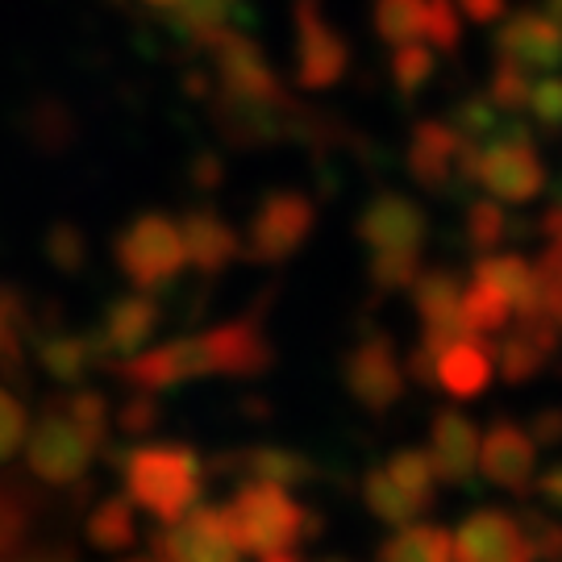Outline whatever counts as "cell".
<instances>
[{"label": "cell", "instance_id": "cell-16", "mask_svg": "<svg viewBox=\"0 0 562 562\" xmlns=\"http://www.w3.org/2000/svg\"><path fill=\"white\" fill-rule=\"evenodd\" d=\"M496 63H513L529 76H554L562 71V25L542 9L513 13L496 30Z\"/></svg>", "mask_w": 562, "mask_h": 562}, {"label": "cell", "instance_id": "cell-41", "mask_svg": "<svg viewBox=\"0 0 562 562\" xmlns=\"http://www.w3.org/2000/svg\"><path fill=\"white\" fill-rule=\"evenodd\" d=\"M529 92H533V76H529V71L513 67V63H496V76H492V83H487V97L501 104L508 117L525 113Z\"/></svg>", "mask_w": 562, "mask_h": 562}, {"label": "cell", "instance_id": "cell-24", "mask_svg": "<svg viewBox=\"0 0 562 562\" xmlns=\"http://www.w3.org/2000/svg\"><path fill=\"white\" fill-rule=\"evenodd\" d=\"M471 280L492 288L508 308L513 317L517 313H533L542 308V276H538V262L521 259V255H483L471 271Z\"/></svg>", "mask_w": 562, "mask_h": 562}, {"label": "cell", "instance_id": "cell-46", "mask_svg": "<svg viewBox=\"0 0 562 562\" xmlns=\"http://www.w3.org/2000/svg\"><path fill=\"white\" fill-rule=\"evenodd\" d=\"M188 180L192 188H201V192H217L225 183V159L217 150H201V155H192L188 162Z\"/></svg>", "mask_w": 562, "mask_h": 562}, {"label": "cell", "instance_id": "cell-43", "mask_svg": "<svg viewBox=\"0 0 562 562\" xmlns=\"http://www.w3.org/2000/svg\"><path fill=\"white\" fill-rule=\"evenodd\" d=\"M25 434H30V422H25V404L0 383V467L18 454L25 446Z\"/></svg>", "mask_w": 562, "mask_h": 562}, {"label": "cell", "instance_id": "cell-47", "mask_svg": "<svg viewBox=\"0 0 562 562\" xmlns=\"http://www.w3.org/2000/svg\"><path fill=\"white\" fill-rule=\"evenodd\" d=\"M529 434H533V442H538V450L542 446H562V404H542L533 417H529V425H525Z\"/></svg>", "mask_w": 562, "mask_h": 562}, {"label": "cell", "instance_id": "cell-5", "mask_svg": "<svg viewBox=\"0 0 562 562\" xmlns=\"http://www.w3.org/2000/svg\"><path fill=\"white\" fill-rule=\"evenodd\" d=\"M222 513L238 550L255 554V559H267V554H280V550L322 538V517H313L304 504L292 501L288 487H280V483H241Z\"/></svg>", "mask_w": 562, "mask_h": 562}, {"label": "cell", "instance_id": "cell-50", "mask_svg": "<svg viewBox=\"0 0 562 562\" xmlns=\"http://www.w3.org/2000/svg\"><path fill=\"white\" fill-rule=\"evenodd\" d=\"M454 4H459L462 18L475 21V25H492L508 13V0H454Z\"/></svg>", "mask_w": 562, "mask_h": 562}, {"label": "cell", "instance_id": "cell-52", "mask_svg": "<svg viewBox=\"0 0 562 562\" xmlns=\"http://www.w3.org/2000/svg\"><path fill=\"white\" fill-rule=\"evenodd\" d=\"M542 13H546V18H554L562 25V0H542Z\"/></svg>", "mask_w": 562, "mask_h": 562}, {"label": "cell", "instance_id": "cell-13", "mask_svg": "<svg viewBox=\"0 0 562 562\" xmlns=\"http://www.w3.org/2000/svg\"><path fill=\"white\" fill-rule=\"evenodd\" d=\"M559 322L550 317V308L542 304L533 313H517L508 322V329L487 350H492V359L501 362V380L517 387V383H529L542 375L546 362L554 359V350H559Z\"/></svg>", "mask_w": 562, "mask_h": 562}, {"label": "cell", "instance_id": "cell-28", "mask_svg": "<svg viewBox=\"0 0 562 562\" xmlns=\"http://www.w3.org/2000/svg\"><path fill=\"white\" fill-rule=\"evenodd\" d=\"M34 334V308L25 304L18 288L0 283V371L21 380L25 371V341Z\"/></svg>", "mask_w": 562, "mask_h": 562}, {"label": "cell", "instance_id": "cell-32", "mask_svg": "<svg viewBox=\"0 0 562 562\" xmlns=\"http://www.w3.org/2000/svg\"><path fill=\"white\" fill-rule=\"evenodd\" d=\"M459 322H462V329H467V338L487 341V346H492V341L508 329V322H513V308H508L492 288H483V283L471 280V288L462 292Z\"/></svg>", "mask_w": 562, "mask_h": 562}, {"label": "cell", "instance_id": "cell-17", "mask_svg": "<svg viewBox=\"0 0 562 562\" xmlns=\"http://www.w3.org/2000/svg\"><path fill=\"white\" fill-rule=\"evenodd\" d=\"M480 471L483 480L501 492L525 496L538 480V442L517 422H496L480 438Z\"/></svg>", "mask_w": 562, "mask_h": 562}, {"label": "cell", "instance_id": "cell-39", "mask_svg": "<svg viewBox=\"0 0 562 562\" xmlns=\"http://www.w3.org/2000/svg\"><path fill=\"white\" fill-rule=\"evenodd\" d=\"M42 250H46V262L63 271V276H80L88 259H92V246H88V234H83L76 222H55L46 229V241H42Z\"/></svg>", "mask_w": 562, "mask_h": 562}, {"label": "cell", "instance_id": "cell-38", "mask_svg": "<svg viewBox=\"0 0 562 562\" xmlns=\"http://www.w3.org/2000/svg\"><path fill=\"white\" fill-rule=\"evenodd\" d=\"M504 121H508V113H504L501 104L492 101L487 92H480V97H467V101H459V104H454V113H450V125H454L467 142H475V146H483V142L496 138Z\"/></svg>", "mask_w": 562, "mask_h": 562}, {"label": "cell", "instance_id": "cell-36", "mask_svg": "<svg viewBox=\"0 0 562 562\" xmlns=\"http://www.w3.org/2000/svg\"><path fill=\"white\" fill-rule=\"evenodd\" d=\"M422 276V255L417 250H380L367 262V280L380 296H401Z\"/></svg>", "mask_w": 562, "mask_h": 562}, {"label": "cell", "instance_id": "cell-35", "mask_svg": "<svg viewBox=\"0 0 562 562\" xmlns=\"http://www.w3.org/2000/svg\"><path fill=\"white\" fill-rule=\"evenodd\" d=\"M425 13H429V0H375L371 25L387 46H404V42L425 38Z\"/></svg>", "mask_w": 562, "mask_h": 562}, {"label": "cell", "instance_id": "cell-49", "mask_svg": "<svg viewBox=\"0 0 562 562\" xmlns=\"http://www.w3.org/2000/svg\"><path fill=\"white\" fill-rule=\"evenodd\" d=\"M533 492H538V501H542L546 508L562 513V462H550L546 471H538V480H533Z\"/></svg>", "mask_w": 562, "mask_h": 562}, {"label": "cell", "instance_id": "cell-26", "mask_svg": "<svg viewBox=\"0 0 562 562\" xmlns=\"http://www.w3.org/2000/svg\"><path fill=\"white\" fill-rule=\"evenodd\" d=\"M167 34L180 38L188 50H213L234 30V4L229 0H176L167 13Z\"/></svg>", "mask_w": 562, "mask_h": 562}, {"label": "cell", "instance_id": "cell-12", "mask_svg": "<svg viewBox=\"0 0 562 562\" xmlns=\"http://www.w3.org/2000/svg\"><path fill=\"white\" fill-rule=\"evenodd\" d=\"M150 554L162 562H241L225 513L213 504H196L176 525H162L150 542Z\"/></svg>", "mask_w": 562, "mask_h": 562}, {"label": "cell", "instance_id": "cell-30", "mask_svg": "<svg viewBox=\"0 0 562 562\" xmlns=\"http://www.w3.org/2000/svg\"><path fill=\"white\" fill-rule=\"evenodd\" d=\"M380 562H454V538L442 525H401L380 546Z\"/></svg>", "mask_w": 562, "mask_h": 562}, {"label": "cell", "instance_id": "cell-3", "mask_svg": "<svg viewBox=\"0 0 562 562\" xmlns=\"http://www.w3.org/2000/svg\"><path fill=\"white\" fill-rule=\"evenodd\" d=\"M125 496L159 525H176L204 496V462L183 442H142L117 454Z\"/></svg>", "mask_w": 562, "mask_h": 562}, {"label": "cell", "instance_id": "cell-22", "mask_svg": "<svg viewBox=\"0 0 562 562\" xmlns=\"http://www.w3.org/2000/svg\"><path fill=\"white\" fill-rule=\"evenodd\" d=\"M30 350H34V359H38L42 371H46L55 383H67V387L83 383L88 380V371L101 362L92 334H76V329H63V325L34 322Z\"/></svg>", "mask_w": 562, "mask_h": 562}, {"label": "cell", "instance_id": "cell-27", "mask_svg": "<svg viewBox=\"0 0 562 562\" xmlns=\"http://www.w3.org/2000/svg\"><path fill=\"white\" fill-rule=\"evenodd\" d=\"M42 513V496L18 475H0V562H18Z\"/></svg>", "mask_w": 562, "mask_h": 562}, {"label": "cell", "instance_id": "cell-4", "mask_svg": "<svg viewBox=\"0 0 562 562\" xmlns=\"http://www.w3.org/2000/svg\"><path fill=\"white\" fill-rule=\"evenodd\" d=\"M209 117L217 125V134L238 150H262V146H280V142L329 146L334 130H338V121L304 109L292 92L271 97V101H246V97L217 92L209 104Z\"/></svg>", "mask_w": 562, "mask_h": 562}, {"label": "cell", "instance_id": "cell-34", "mask_svg": "<svg viewBox=\"0 0 562 562\" xmlns=\"http://www.w3.org/2000/svg\"><path fill=\"white\" fill-rule=\"evenodd\" d=\"M392 83L401 92V101H417L425 88L438 76V50L425 46V42H404V46H392Z\"/></svg>", "mask_w": 562, "mask_h": 562}, {"label": "cell", "instance_id": "cell-48", "mask_svg": "<svg viewBox=\"0 0 562 562\" xmlns=\"http://www.w3.org/2000/svg\"><path fill=\"white\" fill-rule=\"evenodd\" d=\"M34 138H67V109L59 104H38L34 109Z\"/></svg>", "mask_w": 562, "mask_h": 562}, {"label": "cell", "instance_id": "cell-18", "mask_svg": "<svg viewBox=\"0 0 562 562\" xmlns=\"http://www.w3.org/2000/svg\"><path fill=\"white\" fill-rule=\"evenodd\" d=\"M162 325V304L155 292H130L104 308V322L92 329L101 367H113L121 359L142 355V346L155 338V329Z\"/></svg>", "mask_w": 562, "mask_h": 562}, {"label": "cell", "instance_id": "cell-7", "mask_svg": "<svg viewBox=\"0 0 562 562\" xmlns=\"http://www.w3.org/2000/svg\"><path fill=\"white\" fill-rule=\"evenodd\" d=\"M317 229V204L304 196L301 188H271L250 222H246V238H241V255L259 267H280L292 255H301L304 241Z\"/></svg>", "mask_w": 562, "mask_h": 562}, {"label": "cell", "instance_id": "cell-42", "mask_svg": "<svg viewBox=\"0 0 562 562\" xmlns=\"http://www.w3.org/2000/svg\"><path fill=\"white\" fill-rule=\"evenodd\" d=\"M462 13L454 0H429V13H425V46L434 50H459L462 42Z\"/></svg>", "mask_w": 562, "mask_h": 562}, {"label": "cell", "instance_id": "cell-54", "mask_svg": "<svg viewBox=\"0 0 562 562\" xmlns=\"http://www.w3.org/2000/svg\"><path fill=\"white\" fill-rule=\"evenodd\" d=\"M134 562H162V559H155V554H150V559H134Z\"/></svg>", "mask_w": 562, "mask_h": 562}, {"label": "cell", "instance_id": "cell-20", "mask_svg": "<svg viewBox=\"0 0 562 562\" xmlns=\"http://www.w3.org/2000/svg\"><path fill=\"white\" fill-rule=\"evenodd\" d=\"M480 438L483 429L459 408H442L429 422V459L438 467V480L450 487H467L480 471Z\"/></svg>", "mask_w": 562, "mask_h": 562}, {"label": "cell", "instance_id": "cell-53", "mask_svg": "<svg viewBox=\"0 0 562 562\" xmlns=\"http://www.w3.org/2000/svg\"><path fill=\"white\" fill-rule=\"evenodd\" d=\"M142 4H146V9H159V13H167L176 0H142Z\"/></svg>", "mask_w": 562, "mask_h": 562}, {"label": "cell", "instance_id": "cell-25", "mask_svg": "<svg viewBox=\"0 0 562 562\" xmlns=\"http://www.w3.org/2000/svg\"><path fill=\"white\" fill-rule=\"evenodd\" d=\"M496 375V359L487 350V341L459 338L454 346H446L438 355V383L446 396L454 401H475L487 392V383Z\"/></svg>", "mask_w": 562, "mask_h": 562}, {"label": "cell", "instance_id": "cell-9", "mask_svg": "<svg viewBox=\"0 0 562 562\" xmlns=\"http://www.w3.org/2000/svg\"><path fill=\"white\" fill-rule=\"evenodd\" d=\"M292 59H296V83L304 92H329L350 71V42L334 21L325 18L322 0H292Z\"/></svg>", "mask_w": 562, "mask_h": 562}, {"label": "cell", "instance_id": "cell-21", "mask_svg": "<svg viewBox=\"0 0 562 562\" xmlns=\"http://www.w3.org/2000/svg\"><path fill=\"white\" fill-rule=\"evenodd\" d=\"M180 238L188 262L201 276H222L234 259H241V238L238 229L225 222L213 204H196L180 217Z\"/></svg>", "mask_w": 562, "mask_h": 562}, {"label": "cell", "instance_id": "cell-23", "mask_svg": "<svg viewBox=\"0 0 562 562\" xmlns=\"http://www.w3.org/2000/svg\"><path fill=\"white\" fill-rule=\"evenodd\" d=\"M217 467L262 483H280V487H301L317 480V462L288 446H246L234 454H217Z\"/></svg>", "mask_w": 562, "mask_h": 562}, {"label": "cell", "instance_id": "cell-2", "mask_svg": "<svg viewBox=\"0 0 562 562\" xmlns=\"http://www.w3.org/2000/svg\"><path fill=\"white\" fill-rule=\"evenodd\" d=\"M109 438V401L101 392H67L42 404L25 434V467L46 487H76L101 459Z\"/></svg>", "mask_w": 562, "mask_h": 562}, {"label": "cell", "instance_id": "cell-31", "mask_svg": "<svg viewBox=\"0 0 562 562\" xmlns=\"http://www.w3.org/2000/svg\"><path fill=\"white\" fill-rule=\"evenodd\" d=\"M383 471L392 475V483L401 487L408 501L417 504V508H429V504L438 501V467H434V459H429V450H413V446H404V450H396V454H387V462H383Z\"/></svg>", "mask_w": 562, "mask_h": 562}, {"label": "cell", "instance_id": "cell-37", "mask_svg": "<svg viewBox=\"0 0 562 562\" xmlns=\"http://www.w3.org/2000/svg\"><path fill=\"white\" fill-rule=\"evenodd\" d=\"M513 234V217L504 213L501 201H492V196H475V201H467V241L487 255V250H496L501 241H508Z\"/></svg>", "mask_w": 562, "mask_h": 562}, {"label": "cell", "instance_id": "cell-10", "mask_svg": "<svg viewBox=\"0 0 562 562\" xmlns=\"http://www.w3.org/2000/svg\"><path fill=\"white\" fill-rule=\"evenodd\" d=\"M480 146L467 142L450 121H417L408 138V176L434 196H454L459 183H475Z\"/></svg>", "mask_w": 562, "mask_h": 562}, {"label": "cell", "instance_id": "cell-51", "mask_svg": "<svg viewBox=\"0 0 562 562\" xmlns=\"http://www.w3.org/2000/svg\"><path fill=\"white\" fill-rule=\"evenodd\" d=\"M18 562H76V559L63 554V550H38V554H21Z\"/></svg>", "mask_w": 562, "mask_h": 562}, {"label": "cell", "instance_id": "cell-8", "mask_svg": "<svg viewBox=\"0 0 562 562\" xmlns=\"http://www.w3.org/2000/svg\"><path fill=\"white\" fill-rule=\"evenodd\" d=\"M113 259H117L121 276L134 283L138 292H159L167 283H176L183 262H188L180 222L167 217V213H142V217H134L117 234Z\"/></svg>", "mask_w": 562, "mask_h": 562}, {"label": "cell", "instance_id": "cell-1", "mask_svg": "<svg viewBox=\"0 0 562 562\" xmlns=\"http://www.w3.org/2000/svg\"><path fill=\"white\" fill-rule=\"evenodd\" d=\"M267 304H271V296H259V301L250 304V313L238 317V322H225L213 325V329H201V334H188V338L162 341L155 350H142L134 359L113 362L109 371L121 383L138 387V392H171V387L213 380V375H225V380L267 375L276 367V346H271L267 329H262Z\"/></svg>", "mask_w": 562, "mask_h": 562}, {"label": "cell", "instance_id": "cell-33", "mask_svg": "<svg viewBox=\"0 0 562 562\" xmlns=\"http://www.w3.org/2000/svg\"><path fill=\"white\" fill-rule=\"evenodd\" d=\"M362 501H367V513L375 517V521L392 525V529H401V525H413L422 517V508L404 496L401 487L392 483V475L380 467H371L367 475H362Z\"/></svg>", "mask_w": 562, "mask_h": 562}, {"label": "cell", "instance_id": "cell-14", "mask_svg": "<svg viewBox=\"0 0 562 562\" xmlns=\"http://www.w3.org/2000/svg\"><path fill=\"white\" fill-rule=\"evenodd\" d=\"M355 234L371 255H380V250H417L422 255L425 238H429V217L413 196L375 192L355 217Z\"/></svg>", "mask_w": 562, "mask_h": 562}, {"label": "cell", "instance_id": "cell-44", "mask_svg": "<svg viewBox=\"0 0 562 562\" xmlns=\"http://www.w3.org/2000/svg\"><path fill=\"white\" fill-rule=\"evenodd\" d=\"M525 113L538 121L542 130H562V76H542L533 80V92H529V104Z\"/></svg>", "mask_w": 562, "mask_h": 562}, {"label": "cell", "instance_id": "cell-40", "mask_svg": "<svg viewBox=\"0 0 562 562\" xmlns=\"http://www.w3.org/2000/svg\"><path fill=\"white\" fill-rule=\"evenodd\" d=\"M521 529L529 538V550H533V562H562V521L550 517L542 508H521Z\"/></svg>", "mask_w": 562, "mask_h": 562}, {"label": "cell", "instance_id": "cell-45", "mask_svg": "<svg viewBox=\"0 0 562 562\" xmlns=\"http://www.w3.org/2000/svg\"><path fill=\"white\" fill-rule=\"evenodd\" d=\"M117 425H121V434H130V438H146V434L159 425V401H155L150 392L130 396V401L121 404Z\"/></svg>", "mask_w": 562, "mask_h": 562}, {"label": "cell", "instance_id": "cell-15", "mask_svg": "<svg viewBox=\"0 0 562 562\" xmlns=\"http://www.w3.org/2000/svg\"><path fill=\"white\" fill-rule=\"evenodd\" d=\"M209 55H213V71H217V92L246 97V101H271V97L288 92L280 71L262 55V46L241 30H229Z\"/></svg>", "mask_w": 562, "mask_h": 562}, {"label": "cell", "instance_id": "cell-29", "mask_svg": "<svg viewBox=\"0 0 562 562\" xmlns=\"http://www.w3.org/2000/svg\"><path fill=\"white\" fill-rule=\"evenodd\" d=\"M88 546H97L104 554H121V550H134L138 542V517H134V501L130 496H104L92 513H88Z\"/></svg>", "mask_w": 562, "mask_h": 562}, {"label": "cell", "instance_id": "cell-6", "mask_svg": "<svg viewBox=\"0 0 562 562\" xmlns=\"http://www.w3.org/2000/svg\"><path fill=\"white\" fill-rule=\"evenodd\" d=\"M475 183L501 204H529L546 192V162L533 146V130L521 117H508L501 134L480 146Z\"/></svg>", "mask_w": 562, "mask_h": 562}, {"label": "cell", "instance_id": "cell-19", "mask_svg": "<svg viewBox=\"0 0 562 562\" xmlns=\"http://www.w3.org/2000/svg\"><path fill=\"white\" fill-rule=\"evenodd\" d=\"M454 562H533V550L513 513L480 508L454 533Z\"/></svg>", "mask_w": 562, "mask_h": 562}, {"label": "cell", "instance_id": "cell-11", "mask_svg": "<svg viewBox=\"0 0 562 562\" xmlns=\"http://www.w3.org/2000/svg\"><path fill=\"white\" fill-rule=\"evenodd\" d=\"M341 387L350 392V401L359 404L362 413L383 417L408 387V371H404L401 355H396V341L387 338L383 329L362 334L341 359Z\"/></svg>", "mask_w": 562, "mask_h": 562}]
</instances>
